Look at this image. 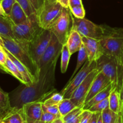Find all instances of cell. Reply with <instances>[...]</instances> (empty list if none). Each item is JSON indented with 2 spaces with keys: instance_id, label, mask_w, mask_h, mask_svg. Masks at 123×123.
Instances as JSON below:
<instances>
[{
  "instance_id": "cell-14",
  "label": "cell",
  "mask_w": 123,
  "mask_h": 123,
  "mask_svg": "<svg viewBox=\"0 0 123 123\" xmlns=\"http://www.w3.org/2000/svg\"><path fill=\"white\" fill-rule=\"evenodd\" d=\"M22 108L27 123H35L40 120L43 113L42 102H35L26 103L23 105Z\"/></svg>"
},
{
  "instance_id": "cell-17",
  "label": "cell",
  "mask_w": 123,
  "mask_h": 123,
  "mask_svg": "<svg viewBox=\"0 0 123 123\" xmlns=\"http://www.w3.org/2000/svg\"><path fill=\"white\" fill-rule=\"evenodd\" d=\"M66 44L68 46L71 55H72L79 51L83 45L82 37L78 31L72 30Z\"/></svg>"
},
{
  "instance_id": "cell-45",
  "label": "cell",
  "mask_w": 123,
  "mask_h": 123,
  "mask_svg": "<svg viewBox=\"0 0 123 123\" xmlns=\"http://www.w3.org/2000/svg\"><path fill=\"white\" fill-rule=\"evenodd\" d=\"M120 98H121V103L123 105V85L122 86H121V90H120Z\"/></svg>"
},
{
  "instance_id": "cell-3",
  "label": "cell",
  "mask_w": 123,
  "mask_h": 123,
  "mask_svg": "<svg viewBox=\"0 0 123 123\" xmlns=\"http://www.w3.org/2000/svg\"><path fill=\"white\" fill-rule=\"evenodd\" d=\"M1 37L3 40L4 48L20 61L28 69L37 80L39 76L40 68L29 53L28 43L3 36Z\"/></svg>"
},
{
  "instance_id": "cell-51",
  "label": "cell",
  "mask_w": 123,
  "mask_h": 123,
  "mask_svg": "<svg viewBox=\"0 0 123 123\" xmlns=\"http://www.w3.org/2000/svg\"><path fill=\"white\" fill-rule=\"evenodd\" d=\"M122 56H123V45L122 48Z\"/></svg>"
},
{
  "instance_id": "cell-46",
  "label": "cell",
  "mask_w": 123,
  "mask_h": 123,
  "mask_svg": "<svg viewBox=\"0 0 123 123\" xmlns=\"http://www.w3.org/2000/svg\"><path fill=\"white\" fill-rule=\"evenodd\" d=\"M64 121L62 120V117H60L57 118L56 120H55L54 122H52V123H63Z\"/></svg>"
},
{
  "instance_id": "cell-4",
  "label": "cell",
  "mask_w": 123,
  "mask_h": 123,
  "mask_svg": "<svg viewBox=\"0 0 123 123\" xmlns=\"http://www.w3.org/2000/svg\"><path fill=\"white\" fill-rule=\"evenodd\" d=\"M96 68L104 73L114 88H117L120 92L123 82V65L115 58L103 54L96 61Z\"/></svg>"
},
{
  "instance_id": "cell-55",
  "label": "cell",
  "mask_w": 123,
  "mask_h": 123,
  "mask_svg": "<svg viewBox=\"0 0 123 123\" xmlns=\"http://www.w3.org/2000/svg\"><path fill=\"white\" fill-rule=\"evenodd\" d=\"M0 1H2V0H0Z\"/></svg>"
},
{
  "instance_id": "cell-19",
  "label": "cell",
  "mask_w": 123,
  "mask_h": 123,
  "mask_svg": "<svg viewBox=\"0 0 123 123\" xmlns=\"http://www.w3.org/2000/svg\"><path fill=\"white\" fill-rule=\"evenodd\" d=\"M113 88H114V86H113L112 84H111L108 85L104 90L97 93L96 96H94L92 98H91L90 100L88 101L86 103H85L84 105V106H83L84 110H88L91 107L96 105V103L106 99V98H108Z\"/></svg>"
},
{
  "instance_id": "cell-31",
  "label": "cell",
  "mask_w": 123,
  "mask_h": 123,
  "mask_svg": "<svg viewBox=\"0 0 123 123\" xmlns=\"http://www.w3.org/2000/svg\"><path fill=\"white\" fill-rule=\"evenodd\" d=\"M109 108V98H106V99L96 103L94 106L88 109L90 111L92 112H102L103 111Z\"/></svg>"
},
{
  "instance_id": "cell-37",
  "label": "cell",
  "mask_w": 123,
  "mask_h": 123,
  "mask_svg": "<svg viewBox=\"0 0 123 123\" xmlns=\"http://www.w3.org/2000/svg\"><path fill=\"white\" fill-rule=\"evenodd\" d=\"M7 58V55L5 52L4 47L0 46V68L5 73H7L5 68V64H6Z\"/></svg>"
},
{
  "instance_id": "cell-50",
  "label": "cell",
  "mask_w": 123,
  "mask_h": 123,
  "mask_svg": "<svg viewBox=\"0 0 123 123\" xmlns=\"http://www.w3.org/2000/svg\"><path fill=\"white\" fill-rule=\"evenodd\" d=\"M0 72H2V73H4V71L2 70L1 69V68H0Z\"/></svg>"
},
{
  "instance_id": "cell-39",
  "label": "cell",
  "mask_w": 123,
  "mask_h": 123,
  "mask_svg": "<svg viewBox=\"0 0 123 123\" xmlns=\"http://www.w3.org/2000/svg\"><path fill=\"white\" fill-rule=\"evenodd\" d=\"M30 1L37 12L41 8L44 3V0H30Z\"/></svg>"
},
{
  "instance_id": "cell-27",
  "label": "cell",
  "mask_w": 123,
  "mask_h": 123,
  "mask_svg": "<svg viewBox=\"0 0 123 123\" xmlns=\"http://www.w3.org/2000/svg\"><path fill=\"white\" fill-rule=\"evenodd\" d=\"M71 55L67 44H63L61 54V72L62 73H65L67 71Z\"/></svg>"
},
{
  "instance_id": "cell-33",
  "label": "cell",
  "mask_w": 123,
  "mask_h": 123,
  "mask_svg": "<svg viewBox=\"0 0 123 123\" xmlns=\"http://www.w3.org/2000/svg\"><path fill=\"white\" fill-rule=\"evenodd\" d=\"M72 14L74 16L75 18L78 19H83L85 18V11L83 5L81 6H76L73 7H69Z\"/></svg>"
},
{
  "instance_id": "cell-22",
  "label": "cell",
  "mask_w": 123,
  "mask_h": 123,
  "mask_svg": "<svg viewBox=\"0 0 123 123\" xmlns=\"http://www.w3.org/2000/svg\"><path fill=\"white\" fill-rule=\"evenodd\" d=\"M1 120L5 123H27L22 108L16 109L12 108L10 112Z\"/></svg>"
},
{
  "instance_id": "cell-18",
  "label": "cell",
  "mask_w": 123,
  "mask_h": 123,
  "mask_svg": "<svg viewBox=\"0 0 123 123\" xmlns=\"http://www.w3.org/2000/svg\"><path fill=\"white\" fill-rule=\"evenodd\" d=\"M8 16L13 22L14 25H19L25 22L28 18L25 11L17 2L14 3L10 14Z\"/></svg>"
},
{
  "instance_id": "cell-13",
  "label": "cell",
  "mask_w": 123,
  "mask_h": 123,
  "mask_svg": "<svg viewBox=\"0 0 123 123\" xmlns=\"http://www.w3.org/2000/svg\"><path fill=\"white\" fill-rule=\"evenodd\" d=\"M82 42L90 62L97 61L103 55V49L99 40L82 37Z\"/></svg>"
},
{
  "instance_id": "cell-11",
  "label": "cell",
  "mask_w": 123,
  "mask_h": 123,
  "mask_svg": "<svg viewBox=\"0 0 123 123\" xmlns=\"http://www.w3.org/2000/svg\"><path fill=\"white\" fill-rule=\"evenodd\" d=\"M62 48V44L59 42L56 36L52 33L50 42L40 60L38 64L40 69L49 66L55 60H57L61 54Z\"/></svg>"
},
{
  "instance_id": "cell-1",
  "label": "cell",
  "mask_w": 123,
  "mask_h": 123,
  "mask_svg": "<svg viewBox=\"0 0 123 123\" xmlns=\"http://www.w3.org/2000/svg\"><path fill=\"white\" fill-rule=\"evenodd\" d=\"M57 60L47 67L40 69L39 76L30 85L23 84L12 92L10 98L12 108L20 109L23 105L31 102L43 103L46 98L56 92L54 87L55 72Z\"/></svg>"
},
{
  "instance_id": "cell-24",
  "label": "cell",
  "mask_w": 123,
  "mask_h": 123,
  "mask_svg": "<svg viewBox=\"0 0 123 123\" xmlns=\"http://www.w3.org/2000/svg\"><path fill=\"white\" fill-rule=\"evenodd\" d=\"M5 68H6L7 73L12 74L13 76L16 78L22 84H25V81H24L21 74L18 70V68L14 64V62L12 61V60L8 56H7V60H6V64H5Z\"/></svg>"
},
{
  "instance_id": "cell-12",
  "label": "cell",
  "mask_w": 123,
  "mask_h": 123,
  "mask_svg": "<svg viewBox=\"0 0 123 123\" xmlns=\"http://www.w3.org/2000/svg\"><path fill=\"white\" fill-rule=\"evenodd\" d=\"M99 72L100 71L97 68L93 70L85 78V80L73 91L70 99L77 107H83L91 84Z\"/></svg>"
},
{
  "instance_id": "cell-40",
  "label": "cell",
  "mask_w": 123,
  "mask_h": 123,
  "mask_svg": "<svg viewBox=\"0 0 123 123\" xmlns=\"http://www.w3.org/2000/svg\"><path fill=\"white\" fill-rule=\"evenodd\" d=\"M101 112H93L88 123H97L98 117Z\"/></svg>"
},
{
  "instance_id": "cell-2",
  "label": "cell",
  "mask_w": 123,
  "mask_h": 123,
  "mask_svg": "<svg viewBox=\"0 0 123 123\" xmlns=\"http://www.w3.org/2000/svg\"><path fill=\"white\" fill-rule=\"evenodd\" d=\"M102 25L103 35L99 40L103 54L115 58L120 64L123 65V28H112L106 25Z\"/></svg>"
},
{
  "instance_id": "cell-53",
  "label": "cell",
  "mask_w": 123,
  "mask_h": 123,
  "mask_svg": "<svg viewBox=\"0 0 123 123\" xmlns=\"http://www.w3.org/2000/svg\"><path fill=\"white\" fill-rule=\"evenodd\" d=\"M0 123H5L2 120H0Z\"/></svg>"
},
{
  "instance_id": "cell-38",
  "label": "cell",
  "mask_w": 123,
  "mask_h": 123,
  "mask_svg": "<svg viewBox=\"0 0 123 123\" xmlns=\"http://www.w3.org/2000/svg\"><path fill=\"white\" fill-rule=\"evenodd\" d=\"M92 112L89 110H84L82 113L81 117H80V123H88L92 114Z\"/></svg>"
},
{
  "instance_id": "cell-5",
  "label": "cell",
  "mask_w": 123,
  "mask_h": 123,
  "mask_svg": "<svg viewBox=\"0 0 123 123\" xmlns=\"http://www.w3.org/2000/svg\"><path fill=\"white\" fill-rule=\"evenodd\" d=\"M42 30L43 29L38 24L36 13L28 16L25 22L13 26L14 39L23 43H30Z\"/></svg>"
},
{
  "instance_id": "cell-56",
  "label": "cell",
  "mask_w": 123,
  "mask_h": 123,
  "mask_svg": "<svg viewBox=\"0 0 123 123\" xmlns=\"http://www.w3.org/2000/svg\"></svg>"
},
{
  "instance_id": "cell-9",
  "label": "cell",
  "mask_w": 123,
  "mask_h": 123,
  "mask_svg": "<svg viewBox=\"0 0 123 123\" xmlns=\"http://www.w3.org/2000/svg\"><path fill=\"white\" fill-rule=\"evenodd\" d=\"M51 36L52 32L50 30H43L28 43L29 53L38 66L40 60L50 42Z\"/></svg>"
},
{
  "instance_id": "cell-28",
  "label": "cell",
  "mask_w": 123,
  "mask_h": 123,
  "mask_svg": "<svg viewBox=\"0 0 123 123\" xmlns=\"http://www.w3.org/2000/svg\"><path fill=\"white\" fill-rule=\"evenodd\" d=\"M88 60V55L86 54V50L85 49V47H84V44L82 46L81 48L79 49V50L78 51V59H77V64L76 66V68L74 69V72L72 74L71 78L70 79V80L72 79L74 76L76 74V73L79 72V70L84 66V64L86 62V61Z\"/></svg>"
},
{
  "instance_id": "cell-34",
  "label": "cell",
  "mask_w": 123,
  "mask_h": 123,
  "mask_svg": "<svg viewBox=\"0 0 123 123\" xmlns=\"http://www.w3.org/2000/svg\"><path fill=\"white\" fill-rule=\"evenodd\" d=\"M60 117H61L59 116V115H54V114L48 112L43 111L40 121L43 123H52L55 120Z\"/></svg>"
},
{
  "instance_id": "cell-10",
  "label": "cell",
  "mask_w": 123,
  "mask_h": 123,
  "mask_svg": "<svg viewBox=\"0 0 123 123\" xmlns=\"http://www.w3.org/2000/svg\"><path fill=\"white\" fill-rule=\"evenodd\" d=\"M96 68V61L90 62L87 60L81 67V69L71 80H69L64 88L60 91L64 96V98H70L73 91L85 80L88 75Z\"/></svg>"
},
{
  "instance_id": "cell-47",
  "label": "cell",
  "mask_w": 123,
  "mask_h": 123,
  "mask_svg": "<svg viewBox=\"0 0 123 123\" xmlns=\"http://www.w3.org/2000/svg\"><path fill=\"white\" fill-rule=\"evenodd\" d=\"M97 123H103V120H102V112L100 113L99 117H98V120H97Z\"/></svg>"
},
{
  "instance_id": "cell-36",
  "label": "cell",
  "mask_w": 123,
  "mask_h": 123,
  "mask_svg": "<svg viewBox=\"0 0 123 123\" xmlns=\"http://www.w3.org/2000/svg\"><path fill=\"white\" fill-rule=\"evenodd\" d=\"M42 109H43V111L48 112L50 113V114H54V115L61 116L60 112H59L58 105H57L46 106L42 103Z\"/></svg>"
},
{
  "instance_id": "cell-44",
  "label": "cell",
  "mask_w": 123,
  "mask_h": 123,
  "mask_svg": "<svg viewBox=\"0 0 123 123\" xmlns=\"http://www.w3.org/2000/svg\"><path fill=\"white\" fill-rule=\"evenodd\" d=\"M0 16H7V14L5 13L4 10L3 8H2V6L1 5V1H0Z\"/></svg>"
},
{
  "instance_id": "cell-43",
  "label": "cell",
  "mask_w": 123,
  "mask_h": 123,
  "mask_svg": "<svg viewBox=\"0 0 123 123\" xmlns=\"http://www.w3.org/2000/svg\"><path fill=\"white\" fill-rule=\"evenodd\" d=\"M114 123H122V118H121V111L117 115V117L115 118Z\"/></svg>"
},
{
  "instance_id": "cell-52",
  "label": "cell",
  "mask_w": 123,
  "mask_h": 123,
  "mask_svg": "<svg viewBox=\"0 0 123 123\" xmlns=\"http://www.w3.org/2000/svg\"><path fill=\"white\" fill-rule=\"evenodd\" d=\"M35 123H43L41 122L40 121H37V122H36Z\"/></svg>"
},
{
  "instance_id": "cell-25",
  "label": "cell",
  "mask_w": 123,
  "mask_h": 123,
  "mask_svg": "<svg viewBox=\"0 0 123 123\" xmlns=\"http://www.w3.org/2000/svg\"><path fill=\"white\" fill-rule=\"evenodd\" d=\"M83 111V107H76L66 116L62 117V120L64 121L70 123H80V117Z\"/></svg>"
},
{
  "instance_id": "cell-41",
  "label": "cell",
  "mask_w": 123,
  "mask_h": 123,
  "mask_svg": "<svg viewBox=\"0 0 123 123\" xmlns=\"http://www.w3.org/2000/svg\"><path fill=\"white\" fill-rule=\"evenodd\" d=\"M81 5H83L82 0H69V7Z\"/></svg>"
},
{
  "instance_id": "cell-15",
  "label": "cell",
  "mask_w": 123,
  "mask_h": 123,
  "mask_svg": "<svg viewBox=\"0 0 123 123\" xmlns=\"http://www.w3.org/2000/svg\"><path fill=\"white\" fill-rule=\"evenodd\" d=\"M111 84L110 79L104 73H102V72H98L91 84L90 90L85 98V103Z\"/></svg>"
},
{
  "instance_id": "cell-49",
  "label": "cell",
  "mask_w": 123,
  "mask_h": 123,
  "mask_svg": "<svg viewBox=\"0 0 123 123\" xmlns=\"http://www.w3.org/2000/svg\"><path fill=\"white\" fill-rule=\"evenodd\" d=\"M121 118H122V123H123V105L121 106Z\"/></svg>"
},
{
  "instance_id": "cell-42",
  "label": "cell",
  "mask_w": 123,
  "mask_h": 123,
  "mask_svg": "<svg viewBox=\"0 0 123 123\" xmlns=\"http://www.w3.org/2000/svg\"><path fill=\"white\" fill-rule=\"evenodd\" d=\"M64 8H69V0H56Z\"/></svg>"
},
{
  "instance_id": "cell-16",
  "label": "cell",
  "mask_w": 123,
  "mask_h": 123,
  "mask_svg": "<svg viewBox=\"0 0 123 123\" xmlns=\"http://www.w3.org/2000/svg\"><path fill=\"white\" fill-rule=\"evenodd\" d=\"M4 50L7 56L14 62V64L16 65L17 68H18V70L19 71L20 73L21 74L22 76L23 79H24V81H25V85H30L33 82H36V78L30 73L28 69L20 61H19L16 58H15L12 54H11L8 50H6L4 48Z\"/></svg>"
},
{
  "instance_id": "cell-35",
  "label": "cell",
  "mask_w": 123,
  "mask_h": 123,
  "mask_svg": "<svg viewBox=\"0 0 123 123\" xmlns=\"http://www.w3.org/2000/svg\"><path fill=\"white\" fill-rule=\"evenodd\" d=\"M16 2V0H2V1H1L2 8H3L7 16L10 15L12 8H13V6Z\"/></svg>"
},
{
  "instance_id": "cell-26",
  "label": "cell",
  "mask_w": 123,
  "mask_h": 123,
  "mask_svg": "<svg viewBox=\"0 0 123 123\" xmlns=\"http://www.w3.org/2000/svg\"><path fill=\"white\" fill-rule=\"evenodd\" d=\"M76 106L70 98H64L58 104V109L61 117H64L72 110L76 108Z\"/></svg>"
},
{
  "instance_id": "cell-7",
  "label": "cell",
  "mask_w": 123,
  "mask_h": 123,
  "mask_svg": "<svg viewBox=\"0 0 123 123\" xmlns=\"http://www.w3.org/2000/svg\"><path fill=\"white\" fill-rule=\"evenodd\" d=\"M72 28V13L69 8L63 7L61 14L53 24L49 30L56 36L59 42L63 45L67 43Z\"/></svg>"
},
{
  "instance_id": "cell-32",
  "label": "cell",
  "mask_w": 123,
  "mask_h": 123,
  "mask_svg": "<svg viewBox=\"0 0 123 123\" xmlns=\"http://www.w3.org/2000/svg\"><path fill=\"white\" fill-rule=\"evenodd\" d=\"M117 114L112 111L109 108L102 112L103 123H114L117 117Z\"/></svg>"
},
{
  "instance_id": "cell-29",
  "label": "cell",
  "mask_w": 123,
  "mask_h": 123,
  "mask_svg": "<svg viewBox=\"0 0 123 123\" xmlns=\"http://www.w3.org/2000/svg\"><path fill=\"white\" fill-rule=\"evenodd\" d=\"M64 99V96L61 92H55L50 97L45 100L43 102V104L46 106L57 105Z\"/></svg>"
},
{
  "instance_id": "cell-6",
  "label": "cell",
  "mask_w": 123,
  "mask_h": 123,
  "mask_svg": "<svg viewBox=\"0 0 123 123\" xmlns=\"http://www.w3.org/2000/svg\"><path fill=\"white\" fill-rule=\"evenodd\" d=\"M63 7L56 0H44L36 12L38 24L43 30H49L62 12Z\"/></svg>"
},
{
  "instance_id": "cell-54",
  "label": "cell",
  "mask_w": 123,
  "mask_h": 123,
  "mask_svg": "<svg viewBox=\"0 0 123 123\" xmlns=\"http://www.w3.org/2000/svg\"><path fill=\"white\" fill-rule=\"evenodd\" d=\"M63 123H68V122H66V121H64Z\"/></svg>"
},
{
  "instance_id": "cell-30",
  "label": "cell",
  "mask_w": 123,
  "mask_h": 123,
  "mask_svg": "<svg viewBox=\"0 0 123 123\" xmlns=\"http://www.w3.org/2000/svg\"><path fill=\"white\" fill-rule=\"evenodd\" d=\"M16 1L21 6L28 16L36 13V10L31 4L30 0H16Z\"/></svg>"
},
{
  "instance_id": "cell-20",
  "label": "cell",
  "mask_w": 123,
  "mask_h": 123,
  "mask_svg": "<svg viewBox=\"0 0 123 123\" xmlns=\"http://www.w3.org/2000/svg\"><path fill=\"white\" fill-rule=\"evenodd\" d=\"M13 22L9 17L0 16V35L7 38L14 39L13 32Z\"/></svg>"
},
{
  "instance_id": "cell-8",
  "label": "cell",
  "mask_w": 123,
  "mask_h": 123,
  "mask_svg": "<svg viewBox=\"0 0 123 123\" xmlns=\"http://www.w3.org/2000/svg\"><path fill=\"white\" fill-rule=\"evenodd\" d=\"M72 30L78 31L82 37L100 40L103 35L102 25H98L88 19H78L72 14Z\"/></svg>"
},
{
  "instance_id": "cell-23",
  "label": "cell",
  "mask_w": 123,
  "mask_h": 123,
  "mask_svg": "<svg viewBox=\"0 0 123 123\" xmlns=\"http://www.w3.org/2000/svg\"><path fill=\"white\" fill-rule=\"evenodd\" d=\"M109 109L115 112L118 114L121 111V98H120V93L117 88H113L109 96Z\"/></svg>"
},
{
  "instance_id": "cell-21",
  "label": "cell",
  "mask_w": 123,
  "mask_h": 123,
  "mask_svg": "<svg viewBox=\"0 0 123 123\" xmlns=\"http://www.w3.org/2000/svg\"><path fill=\"white\" fill-rule=\"evenodd\" d=\"M12 109L9 94L0 87V120H2Z\"/></svg>"
},
{
  "instance_id": "cell-48",
  "label": "cell",
  "mask_w": 123,
  "mask_h": 123,
  "mask_svg": "<svg viewBox=\"0 0 123 123\" xmlns=\"http://www.w3.org/2000/svg\"><path fill=\"white\" fill-rule=\"evenodd\" d=\"M0 46L4 47V43H3V40H2V38L1 36L0 35Z\"/></svg>"
}]
</instances>
